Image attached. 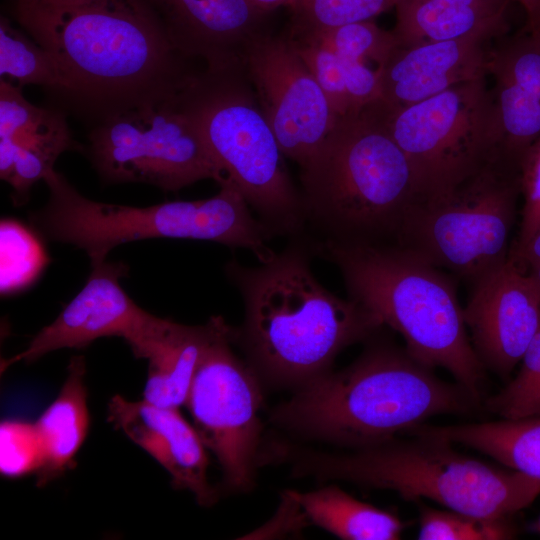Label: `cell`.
<instances>
[{"mask_svg": "<svg viewBox=\"0 0 540 540\" xmlns=\"http://www.w3.org/2000/svg\"><path fill=\"white\" fill-rule=\"evenodd\" d=\"M301 181L306 220L338 243L395 245L421 200L378 100L337 119L301 168Z\"/></svg>", "mask_w": 540, "mask_h": 540, "instance_id": "277c9868", "label": "cell"}, {"mask_svg": "<svg viewBox=\"0 0 540 540\" xmlns=\"http://www.w3.org/2000/svg\"><path fill=\"white\" fill-rule=\"evenodd\" d=\"M520 186L523 200L521 219L510 254L524 247L540 230V137L529 148L521 162Z\"/></svg>", "mask_w": 540, "mask_h": 540, "instance_id": "d6a6232c", "label": "cell"}, {"mask_svg": "<svg viewBox=\"0 0 540 540\" xmlns=\"http://www.w3.org/2000/svg\"><path fill=\"white\" fill-rule=\"evenodd\" d=\"M245 72L284 156L302 168L339 117L287 35L259 40Z\"/></svg>", "mask_w": 540, "mask_h": 540, "instance_id": "4fadbf2b", "label": "cell"}, {"mask_svg": "<svg viewBox=\"0 0 540 540\" xmlns=\"http://www.w3.org/2000/svg\"><path fill=\"white\" fill-rule=\"evenodd\" d=\"M318 249L341 271L350 298L397 331L415 360L446 369L480 399L484 366L445 273L396 245L325 240Z\"/></svg>", "mask_w": 540, "mask_h": 540, "instance_id": "8992f818", "label": "cell"}, {"mask_svg": "<svg viewBox=\"0 0 540 540\" xmlns=\"http://www.w3.org/2000/svg\"><path fill=\"white\" fill-rule=\"evenodd\" d=\"M531 530H533L535 533H538L540 534V517L534 521L531 526H530Z\"/></svg>", "mask_w": 540, "mask_h": 540, "instance_id": "ab89813d", "label": "cell"}, {"mask_svg": "<svg viewBox=\"0 0 540 540\" xmlns=\"http://www.w3.org/2000/svg\"><path fill=\"white\" fill-rule=\"evenodd\" d=\"M294 40L318 43L341 58L364 63L371 60L377 67L399 46L392 31L381 29L372 20L345 24Z\"/></svg>", "mask_w": 540, "mask_h": 540, "instance_id": "83f0119b", "label": "cell"}, {"mask_svg": "<svg viewBox=\"0 0 540 540\" xmlns=\"http://www.w3.org/2000/svg\"><path fill=\"white\" fill-rule=\"evenodd\" d=\"M89 153L108 183L137 182L178 191L204 179L228 177L175 98L135 107L98 122Z\"/></svg>", "mask_w": 540, "mask_h": 540, "instance_id": "8fae6325", "label": "cell"}, {"mask_svg": "<svg viewBox=\"0 0 540 540\" xmlns=\"http://www.w3.org/2000/svg\"><path fill=\"white\" fill-rule=\"evenodd\" d=\"M521 362L517 376L486 401L487 409L503 419L540 416V329Z\"/></svg>", "mask_w": 540, "mask_h": 540, "instance_id": "f546056e", "label": "cell"}, {"mask_svg": "<svg viewBox=\"0 0 540 540\" xmlns=\"http://www.w3.org/2000/svg\"><path fill=\"white\" fill-rule=\"evenodd\" d=\"M75 147L65 116L48 110L37 121L7 138H0V176L21 202L32 186L54 170L64 152Z\"/></svg>", "mask_w": 540, "mask_h": 540, "instance_id": "cb8c5ba5", "label": "cell"}, {"mask_svg": "<svg viewBox=\"0 0 540 540\" xmlns=\"http://www.w3.org/2000/svg\"><path fill=\"white\" fill-rule=\"evenodd\" d=\"M123 263L92 267L84 287L55 320L43 327L26 349L1 362V372L11 365L33 362L63 348H83L102 337H121L136 358L146 359L166 320L139 307L124 291L120 278Z\"/></svg>", "mask_w": 540, "mask_h": 540, "instance_id": "5bb4252c", "label": "cell"}, {"mask_svg": "<svg viewBox=\"0 0 540 540\" xmlns=\"http://www.w3.org/2000/svg\"><path fill=\"white\" fill-rule=\"evenodd\" d=\"M86 366L83 356H74L57 397L35 422L43 448V463L37 474V486H45L59 477L75 461L89 428Z\"/></svg>", "mask_w": 540, "mask_h": 540, "instance_id": "44dd1931", "label": "cell"}, {"mask_svg": "<svg viewBox=\"0 0 540 540\" xmlns=\"http://www.w3.org/2000/svg\"><path fill=\"white\" fill-rule=\"evenodd\" d=\"M520 171L496 161L452 191L418 201L396 246L476 283L509 259Z\"/></svg>", "mask_w": 540, "mask_h": 540, "instance_id": "9c48e42d", "label": "cell"}, {"mask_svg": "<svg viewBox=\"0 0 540 540\" xmlns=\"http://www.w3.org/2000/svg\"><path fill=\"white\" fill-rule=\"evenodd\" d=\"M42 0H15V8L29 7L38 4Z\"/></svg>", "mask_w": 540, "mask_h": 540, "instance_id": "f35d334b", "label": "cell"}, {"mask_svg": "<svg viewBox=\"0 0 540 540\" xmlns=\"http://www.w3.org/2000/svg\"><path fill=\"white\" fill-rule=\"evenodd\" d=\"M525 30V29H523ZM528 31H533V30H540V15L537 19V21L535 22V24L530 28V29H527Z\"/></svg>", "mask_w": 540, "mask_h": 540, "instance_id": "60d3db41", "label": "cell"}, {"mask_svg": "<svg viewBox=\"0 0 540 540\" xmlns=\"http://www.w3.org/2000/svg\"><path fill=\"white\" fill-rule=\"evenodd\" d=\"M378 101L391 136L412 167L421 200L446 194L500 161L487 76L396 110Z\"/></svg>", "mask_w": 540, "mask_h": 540, "instance_id": "30bf717a", "label": "cell"}, {"mask_svg": "<svg viewBox=\"0 0 540 540\" xmlns=\"http://www.w3.org/2000/svg\"><path fill=\"white\" fill-rule=\"evenodd\" d=\"M290 40L322 89L337 117L350 113L351 105L340 58L318 43L291 38Z\"/></svg>", "mask_w": 540, "mask_h": 540, "instance_id": "1f68e13d", "label": "cell"}, {"mask_svg": "<svg viewBox=\"0 0 540 540\" xmlns=\"http://www.w3.org/2000/svg\"><path fill=\"white\" fill-rule=\"evenodd\" d=\"M175 102L271 233L294 235L302 230V195L292 183L245 69L193 74Z\"/></svg>", "mask_w": 540, "mask_h": 540, "instance_id": "ba28073f", "label": "cell"}, {"mask_svg": "<svg viewBox=\"0 0 540 540\" xmlns=\"http://www.w3.org/2000/svg\"><path fill=\"white\" fill-rule=\"evenodd\" d=\"M47 109L26 100L21 86L0 80V138H7L40 119Z\"/></svg>", "mask_w": 540, "mask_h": 540, "instance_id": "836d02e7", "label": "cell"}, {"mask_svg": "<svg viewBox=\"0 0 540 540\" xmlns=\"http://www.w3.org/2000/svg\"><path fill=\"white\" fill-rule=\"evenodd\" d=\"M407 433L471 447L509 469L540 479V416L446 426L422 423Z\"/></svg>", "mask_w": 540, "mask_h": 540, "instance_id": "7402d4cb", "label": "cell"}, {"mask_svg": "<svg viewBox=\"0 0 540 540\" xmlns=\"http://www.w3.org/2000/svg\"><path fill=\"white\" fill-rule=\"evenodd\" d=\"M490 40L469 37L398 46L377 67L379 100L388 109L407 107L458 84L487 75Z\"/></svg>", "mask_w": 540, "mask_h": 540, "instance_id": "d6986e66", "label": "cell"}, {"mask_svg": "<svg viewBox=\"0 0 540 540\" xmlns=\"http://www.w3.org/2000/svg\"><path fill=\"white\" fill-rule=\"evenodd\" d=\"M88 1H91V0H42L41 2L33 6L65 7V6H73V5L82 4Z\"/></svg>", "mask_w": 540, "mask_h": 540, "instance_id": "74e56055", "label": "cell"}, {"mask_svg": "<svg viewBox=\"0 0 540 540\" xmlns=\"http://www.w3.org/2000/svg\"><path fill=\"white\" fill-rule=\"evenodd\" d=\"M400 0H297L287 36L303 38L349 23L370 21Z\"/></svg>", "mask_w": 540, "mask_h": 540, "instance_id": "4316f807", "label": "cell"}, {"mask_svg": "<svg viewBox=\"0 0 540 540\" xmlns=\"http://www.w3.org/2000/svg\"><path fill=\"white\" fill-rule=\"evenodd\" d=\"M311 523L344 540H395L405 523L396 515L355 499L335 484L308 492L286 491Z\"/></svg>", "mask_w": 540, "mask_h": 540, "instance_id": "603a6c76", "label": "cell"}, {"mask_svg": "<svg viewBox=\"0 0 540 540\" xmlns=\"http://www.w3.org/2000/svg\"><path fill=\"white\" fill-rule=\"evenodd\" d=\"M0 75L16 80L19 86L41 85L54 91L61 88V78L51 54L13 28L8 20L0 21Z\"/></svg>", "mask_w": 540, "mask_h": 540, "instance_id": "484cf974", "label": "cell"}, {"mask_svg": "<svg viewBox=\"0 0 540 540\" xmlns=\"http://www.w3.org/2000/svg\"><path fill=\"white\" fill-rule=\"evenodd\" d=\"M513 528L506 519H487L454 510L422 506L418 539L421 540H500L512 539Z\"/></svg>", "mask_w": 540, "mask_h": 540, "instance_id": "f1b7e54d", "label": "cell"}, {"mask_svg": "<svg viewBox=\"0 0 540 540\" xmlns=\"http://www.w3.org/2000/svg\"><path fill=\"white\" fill-rule=\"evenodd\" d=\"M487 75L498 121L500 161L520 171L540 137V30H523L490 48Z\"/></svg>", "mask_w": 540, "mask_h": 540, "instance_id": "ac0fdd59", "label": "cell"}, {"mask_svg": "<svg viewBox=\"0 0 540 540\" xmlns=\"http://www.w3.org/2000/svg\"><path fill=\"white\" fill-rule=\"evenodd\" d=\"M309 254L292 244L267 262L227 265L244 302L241 328H232L263 384L303 387L331 371L346 347L372 337L383 326L355 300L342 299L315 278Z\"/></svg>", "mask_w": 540, "mask_h": 540, "instance_id": "7a4b0ae2", "label": "cell"}, {"mask_svg": "<svg viewBox=\"0 0 540 540\" xmlns=\"http://www.w3.org/2000/svg\"><path fill=\"white\" fill-rule=\"evenodd\" d=\"M108 421L169 473L174 488L191 492L201 506L216 503L218 494L207 477L206 447L179 408L115 395L108 404Z\"/></svg>", "mask_w": 540, "mask_h": 540, "instance_id": "e0dca14e", "label": "cell"}, {"mask_svg": "<svg viewBox=\"0 0 540 540\" xmlns=\"http://www.w3.org/2000/svg\"><path fill=\"white\" fill-rule=\"evenodd\" d=\"M15 9L19 23L55 60L58 92L98 122L172 100L193 75L145 0Z\"/></svg>", "mask_w": 540, "mask_h": 540, "instance_id": "6da1fadb", "label": "cell"}, {"mask_svg": "<svg viewBox=\"0 0 540 540\" xmlns=\"http://www.w3.org/2000/svg\"><path fill=\"white\" fill-rule=\"evenodd\" d=\"M0 471L7 477L37 473L43 448L35 423L5 420L0 426Z\"/></svg>", "mask_w": 540, "mask_h": 540, "instance_id": "4dcf8cb0", "label": "cell"}, {"mask_svg": "<svg viewBox=\"0 0 540 540\" xmlns=\"http://www.w3.org/2000/svg\"><path fill=\"white\" fill-rule=\"evenodd\" d=\"M207 323V340L184 406L221 467L224 488L244 493L254 486L261 451L263 383L234 353L232 327L220 316Z\"/></svg>", "mask_w": 540, "mask_h": 540, "instance_id": "7c38bea8", "label": "cell"}, {"mask_svg": "<svg viewBox=\"0 0 540 540\" xmlns=\"http://www.w3.org/2000/svg\"><path fill=\"white\" fill-rule=\"evenodd\" d=\"M509 259L525 273L540 293V230L517 252L511 253Z\"/></svg>", "mask_w": 540, "mask_h": 540, "instance_id": "e575fe53", "label": "cell"}, {"mask_svg": "<svg viewBox=\"0 0 540 540\" xmlns=\"http://www.w3.org/2000/svg\"><path fill=\"white\" fill-rule=\"evenodd\" d=\"M208 332V323L189 326L167 321L146 359L144 400L166 408L185 405Z\"/></svg>", "mask_w": 540, "mask_h": 540, "instance_id": "d4e9b609", "label": "cell"}, {"mask_svg": "<svg viewBox=\"0 0 540 540\" xmlns=\"http://www.w3.org/2000/svg\"><path fill=\"white\" fill-rule=\"evenodd\" d=\"M412 437L333 453L275 443L266 456L288 464L295 478L391 490L487 519H507L540 494V479L463 455L446 440Z\"/></svg>", "mask_w": 540, "mask_h": 540, "instance_id": "5b68a950", "label": "cell"}, {"mask_svg": "<svg viewBox=\"0 0 540 540\" xmlns=\"http://www.w3.org/2000/svg\"><path fill=\"white\" fill-rule=\"evenodd\" d=\"M511 0H400L392 30L399 46L479 37L492 41L509 29Z\"/></svg>", "mask_w": 540, "mask_h": 540, "instance_id": "ffe728a7", "label": "cell"}, {"mask_svg": "<svg viewBox=\"0 0 540 540\" xmlns=\"http://www.w3.org/2000/svg\"><path fill=\"white\" fill-rule=\"evenodd\" d=\"M463 316L484 368L507 378L540 329V293L508 259L474 283Z\"/></svg>", "mask_w": 540, "mask_h": 540, "instance_id": "9a60e30c", "label": "cell"}, {"mask_svg": "<svg viewBox=\"0 0 540 540\" xmlns=\"http://www.w3.org/2000/svg\"><path fill=\"white\" fill-rule=\"evenodd\" d=\"M174 48L206 69H245L250 49L271 34L270 13L251 0H145Z\"/></svg>", "mask_w": 540, "mask_h": 540, "instance_id": "2e32d148", "label": "cell"}, {"mask_svg": "<svg viewBox=\"0 0 540 540\" xmlns=\"http://www.w3.org/2000/svg\"><path fill=\"white\" fill-rule=\"evenodd\" d=\"M522 6L526 14V24L523 29H530L540 15V0H511Z\"/></svg>", "mask_w": 540, "mask_h": 540, "instance_id": "d590c367", "label": "cell"}, {"mask_svg": "<svg viewBox=\"0 0 540 540\" xmlns=\"http://www.w3.org/2000/svg\"><path fill=\"white\" fill-rule=\"evenodd\" d=\"M257 7L262 10L272 12L273 10L282 7H292L297 0H251Z\"/></svg>", "mask_w": 540, "mask_h": 540, "instance_id": "8d00e7d4", "label": "cell"}, {"mask_svg": "<svg viewBox=\"0 0 540 540\" xmlns=\"http://www.w3.org/2000/svg\"><path fill=\"white\" fill-rule=\"evenodd\" d=\"M477 402L406 350L374 343L350 366L293 391L270 422L300 438L354 450L390 441L433 416L469 413Z\"/></svg>", "mask_w": 540, "mask_h": 540, "instance_id": "3957f363", "label": "cell"}, {"mask_svg": "<svg viewBox=\"0 0 540 540\" xmlns=\"http://www.w3.org/2000/svg\"><path fill=\"white\" fill-rule=\"evenodd\" d=\"M44 181L46 205L31 215L46 238L86 252L91 266L104 261L115 247L152 238L207 240L252 251L261 263L275 252L268 246L271 231L252 216L237 186L228 178L206 199L171 201L146 207L97 202L80 194L59 172Z\"/></svg>", "mask_w": 540, "mask_h": 540, "instance_id": "52a82bcc", "label": "cell"}]
</instances>
